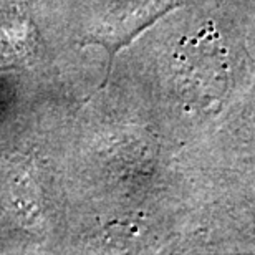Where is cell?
Instances as JSON below:
<instances>
[{"label":"cell","mask_w":255,"mask_h":255,"mask_svg":"<svg viewBox=\"0 0 255 255\" xmlns=\"http://www.w3.org/2000/svg\"><path fill=\"white\" fill-rule=\"evenodd\" d=\"M172 75L182 103L206 113L221 108L229 91V60L212 23L181 40L174 53Z\"/></svg>","instance_id":"cell-1"}]
</instances>
